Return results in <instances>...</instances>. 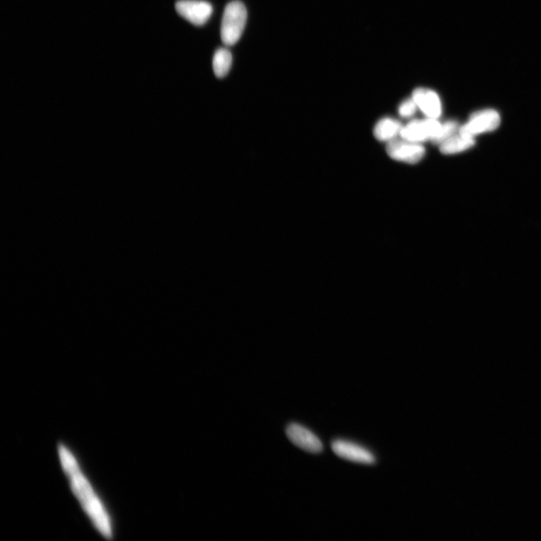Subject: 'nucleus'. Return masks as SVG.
Segmentation results:
<instances>
[{
  "instance_id": "1",
  "label": "nucleus",
  "mask_w": 541,
  "mask_h": 541,
  "mask_svg": "<svg viewBox=\"0 0 541 541\" xmlns=\"http://www.w3.org/2000/svg\"><path fill=\"white\" fill-rule=\"evenodd\" d=\"M59 453L63 467L70 479L72 489L81 505L101 533L105 537L111 538L112 533L110 520L91 485L80 472L75 459L62 445L59 446Z\"/></svg>"
},
{
  "instance_id": "2",
  "label": "nucleus",
  "mask_w": 541,
  "mask_h": 541,
  "mask_svg": "<svg viewBox=\"0 0 541 541\" xmlns=\"http://www.w3.org/2000/svg\"><path fill=\"white\" fill-rule=\"evenodd\" d=\"M247 9L241 2L233 1L225 8L221 25V39L227 46H234L245 30Z\"/></svg>"
},
{
  "instance_id": "3",
  "label": "nucleus",
  "mask_w": 541,
  "mask_h": 541,
  "mask_svg": "<svg viewBox=\"0 0 541 541\" xmlns=\"http://www.w3.org/2000/svg\"><path fill=\"white\" fill-rule=\"evenodd\" d=\"M441 124L438 119L414 120L402 127L400 137L404 140L419 143L434 140L438 134Z\"/></svg>"
},
{
  "instance_id": "4",
  "label": "nucleus",
  "mask_w": 541,
  "mask_h": 541,
  "mask_svg": "<svg viewBox=\"0 0 541 541\" xmlns=\"http://www.w3.org/2000/svg\"><path fill=\"white\" fill-rule=\"evenodd\" d=\"M500 117L493 110H485L473 113L468 123L459 128L460 133L475 137L476 135L495 130L500 126Z\"/></svg>"
},
{
  "instance_id": "5",
  "label": "nucleus",
  "mask_w": 541,
  "mask_h": 541,
  "mask_svg": "<svg viewBox=\"0 0 541 541\" xmlns=\"http://www.w3.org/2000/svg\"><path fill=\"white\" fill-rule=\"evenodd\" d=\"M387 152L396 161L415 164L424 157L426 149L421 144L396 139L388 142Z\"/></svg>"
},
{
  "instance_id": "6",
  "label": "nucleus",
  "mask_w": 541,
  "mask_h": 541,
  "mask_svg": "<svg viewBox=\"0 0 541 541\" xmlns=\"http://www.w3.org/2000/svg\"><path fill=\"white\" fill-rule=\"evenodd\" d=\"M181 16L196 26L204 25L212 15V6L199 0H180L175 4Z\"/></svg>"
},
{
  "instance_id": "7",
  "label": "nucleus",
  "mask_w": 541,
  "mask_h": 541,
  "mask_svg": "<svg viewBox=\"0 0 541 541\" xmlns=\"http://www.w3.org/2000/svg\"><path fill=\"white\" fill-rule=\"evenodd\" d=\"M286 434L293 444L306 452L319 453L323 450L321 441L314 433L300 424H290L287 427Z\"/></svg>"
},
{
  "instance_id": "8",
  "label": "nucleus",
  "mask_w": 541,
  "mask_h": 541,
  "mask_svg": "<svg viewBox=\"0 0 541 541\" xmlns=\"http://www.w3.org/2000/svg\"><path fill=\"white\" fill-rule=\"evenodd\" d=\"M333 452L348 461L372 465L375 463L374 456L362 446L344 440H335L332 443Z\"/></svg>"
},
{
  "instance_id": "9",
  "label": "nucleus",
  "mask_w": 541,
  "mask_h": 541,
  "mask_svg": "<svg viewBox=\"0 0 541 541\" xmlns=\"http://www.w3.org/2000/svg\"><path fill=\"white\" fill-rule=\"evenodd\" d=\"M412 98L425 115L429 118L438 119L442 114V105L440 98L435 91L416 88L414 90Z\"/></svg>"
},
{
  "instance_id": "10",
  "label": "nucleus",
  "mask_w": 541,
  "mask_h": 541,
  "mask_svg": "<svg viewBox=\"0 0 541 541\" xmlns=\"http://www.w3.org/2000/svg\"><path fill=\"white\" fill-rule=\"evenodd\" d=\"M401 129L402 126L399 121L391 117H384L376 124L374 135L379 141L389 142L396 139Z\"/></svg>"
},
{
  "instance_id": "11",
  "label": "nucleus",
  "mask_w": 541,
  "mask_h": 541,
  "mask_svg": "<svg viewBox=\"0 0 541 541\" xmlns=\"http://www.w3.org/2000/svg\"><path fill=\"white\" fill-rule=\"evenodd\" d=\"M476 145L475 137L458 132L440 145V151L446 155L456 154L468 150Z\"/></svg>"
},
{
  "instance_id": "12",
  "label": "nucleus",
  "mask_w": 541,
  "mask_h": 541,
  "mask_svg": "<svg viewBox=\"0 0 541 541\" xmlns=\"http://www.w3.org/2000/svg\"><path fill=\"white\" fill-rule=\"evenodd\" d=\"M233 61L232 53L228 49L220 48L213 58V70L216 77L224 78L230 70Z\"/></svg>"
},
{
  "instance_id": "13",
  "label": "nucleus",
  "mask_w": 541,
  "mask_h": 541,
  "mask_svg": "<svg viewBox=\"0 0 541 541\" xmlns=\"http://www.w3.org/2000/svg\"><path fill=\"white\" fill-rule=\"evenodd\" d=\"M458 125L455 120H448L441 124V127L437 137L431 141L433 144L441 145L445 141L449 140L457 131L459 130Z\"/></svg>"
},
{
  "instance_id": "14",
  "label": "nucleus",
  "mask_w": 541,
  "mask_h": 541,
  "mask_svg": "<svg viewBox=\"0 0 541 541\" xmlns=\"http://www.w3.org/2000/svg\"><path fill=\"white\" fill-rule=\"evenodd\" d=\"M417 105L412 99H408L403 101L399 107V113L404 118L412 117L416 112Z\"/></svg>"
}]
</instances>
